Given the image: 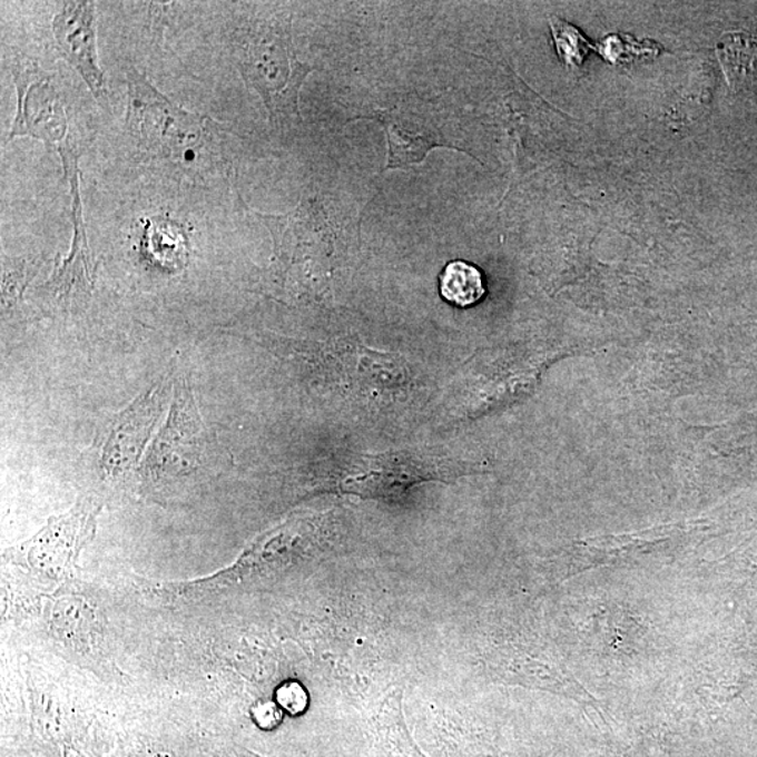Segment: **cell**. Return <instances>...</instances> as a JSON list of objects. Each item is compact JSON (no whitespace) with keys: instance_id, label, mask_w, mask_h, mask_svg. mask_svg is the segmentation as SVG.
Listing matches in <instances>:
<instances>
[{"instance_id":"cell-14","label":"cell","mask_w":757,"mask_h":757,"mask_svg":"<svg viewBox=\"0 0 757 757\" xmlns=\"http://www.w3.org/2000/svg\"><path fill=\"white\" fill-rule=\"evenodd\" d=\"M56 619L61 636L76 642L86 640L85 637L89 632L86 627H91L94 623V616L89 615L85 603L76 602V600H61L58 603Z\"/></svg>"},{"instance_id":"cell-7","label":"cell","mask_w":757,"mask_h":757,"mask_svg":"<svg viewBox=\"0 0 757 757\" xmlns=\"http://www.w3.org/2000/svg\"><path fill=\"white\" fill-rule=\"evenodd\" d=\"M12 76L18 94V111L8 142L19 137L41 140L48 150H58L68 135V117L52 76L35 62L16 63Z\"/></svg>"},{"instance_id":"cell-2","label":"cell","mask_w":757,"mask_h":757,"mask_svg":"<svg viewBox=\"0 0 757 757\" xmlns=\"http://www.w3.org/2000/svg\"><path fill=\"white\" fill-rule=\"evenodd\" d=\"M227 48L247 88L262 97L269 122L278 128L301 122V90L313 67L297 58L289 16L242 20Z\"/></svg>"},{"instance_id":"cell-15","label":"cell","mask_w":757,"mask_h":757,"mask_svg":"<svg viewBox=\"0 0 757 757\" xmlns=\"http://www.w3.org/2000/svg\"><path fill=\"white\" fill-rule=\"evenodd\" d=\"M278 701L289 712L299 714L306 708L307 696L301 685L288 684L278 690Z\"/></svg>"},{"instance_id":"cell-13","label":"cell","mask_w":757,"mask_h":757,"mask_svg":"<svg viewBox=\"0 0 757 757\" xmlns=\"http://www.w3.org/2000/svg\"><path fill=\"white\" fill-rule=\"evenodd\" d=\"M41 267V258H10L2 256V305L3 312L18 303L26 285Z\"/></svg>"},{"instance_id":"cell-4","label":"cell","mask_w":757,"mask_h":757,"mask_svg":"<svg viewBox=\"0 0 757 757\" xmlns=\"http://www.w3.org/2000/svg\"><path fill=\"white\" fill-rule=\"evenodd\" d=\"M205 434L191 383L178 375L169 416L145 456L144 478L159 481L191 472L207 443Z\"/></svg>"},{"instance_id":"cell-9","label":"cell","mask_w":757,"mask_h":757,"mask_svg":"<svg viewBox=\"0 0 757 757\" xmlns=\"http://www.w3.org/2000/svg\"><path fill=\"white\" fill-rule=\"evenodd\" d=\"M52 31L58 57L82 76L99 105L108 106L105 73L97 57L96 4L63 2L52 20Z\"/></svg>"},{"instance_id":"cell-10","label":"cell","mask_w":757,"mask_h":757,"mask_svg":"<svg viewBox=\"0 0 757 757\" xmlns=\"http://www.w3.org/2000/svg\"><path fill=\"white\" fill-rule=\"evenodd\" d=\"M96 510L88 504L51 519L36 538L20 549L29 564L47 572H62L72 564L95 529Z\"/></svg>"},{"instance_id":"cell-1","label":"cell","mask_w":757,"mask_h":757,"mask_svg":"<svg viewBox=\"0 0 757 757\" xmlns=\"http://www.w3.org/2000/svg\"><path fill=\"white\" fill-rule=\"evenodd\" d=\"M127 85L126 132L142 164L196 181L230 171L220 122L176 105L137 69H128Z\"/></svg>"},{"instance_id":"cell-11","label":"cell","mask_w":757,"mask_h":757,"mask_svg":"<svg viewBox=\"0 0 757 757\" xmlns=\"http://www.w3.org/2000/svg\"><path fill=\"white\" fill-rule=\"evenodd\" d=\"M440 292L443 301L453 306L478 305L486 292L484 274L472 263L453 259L440 274Z\"/></svg>"},{"instance_id":"cell-6","label":"cell","mask_w":757,"mask_h":757,"mask_svg":"<svg viewBox=\"0 0 757 757\" xmlns=\"http://www.w3.org/2000/svg\"><path fill=\"white\" fill-rule=\"evenodd\" d=\"M65 175L72 194L73 239L67 257L56 264L51 278L41 286L42 294L63 306L83 301L95 289L99 263L90 250L79 189V151L68 140L59 146Z\"/></svg>"},{"instance_id":"cell-8","label":"cell","mask_w":757,"mask_h":757,"mask_svg":"<svg viewBox=\"0 0 757 757\" xmlns=\"http://www.w3.org/2000/svg\"><path fill=\"white\" fill-rule=\"evenodd\" d=\"M167 394L169 385L165 378L140 394L111 421L100 454L101 469L106 474L114 478L137 466L151 431L160 419Z\"/></svg>"},{"instance_id":"cell-5","label":"cell","mask_w":757,"mask_h":757,"mask_svg":"<svg viewBox=\"0 0 757 757\" xmlns=\"http://www.w3.org/2000/svg\"><path fill=\"white\" fill-rule=\"evenodd\" d=\"M371 120L381 124L387 139L385 170L410 169L423 164L435 148L462 150L446 137L445 118L435 107L415 96L403 97L393 106L377 110Z\"/></svg>"},{"instance_id":"cell-3","label":"cell","mask_w":757,"mask_h":757,"mask_svg":"<svg viewBox=\"0 0 757 757\" xmlns=\"http://www.w3.org/2000/svg\"><path fill=\"white\" fill-rule=\"evenodd\" d=\"M466 473L456 459L416 451L366 454L340 479V490L367 500H399L413 486Z\"/></svg>"},{"instance_id":"cell-12","label":"cell","mask_w":757,"mask_h":757,"mask_svg":"<svg viewBox=\"0 0 757 757\" xmlns=\"http://www.w3.org/2000/svg\"><path fill=\"white\" fill-rule=\"evenodd\" d=\"M717 53L729 83L733 86L744 83L757 70L756 32H728L719 40Z\"/></svg>"}]
</instances>
